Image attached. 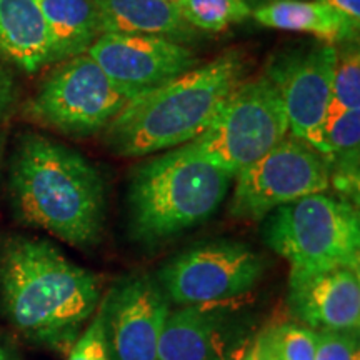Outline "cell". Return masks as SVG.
<instances>
[{
	"label": "cell",
	"mask_w": 360,
	"mask_h": 360,
	"mask_svg": "<svg viewBox=\"0 0 360 360\" xmlns=\"http://www.w3.org/2000/svg\"><path fill=\"white\" fill-rule=\"evenodd\" d=\"M65 360H110L103 332L102 307H97L96 317L74 342Z\"/></svg>",
	"instance_id": "obj_23"
},
{
	"label": "cell",
	"mask_w": 360,
	"mask_h": 360,
	"mask_svg": "<svg viewBox=\"0 0 360 360\" xmlns=\"http://www.w3.org/2000/svg\"><path fill=\"white\" fill-rule=\"evenodd\" d=\"M289 289L290 307L304 326L315 332H359V269L290 274Z\"/></svg>",
	"instance_id": "obj_14"
},
{
	"label": "cell",
	"mask_w": 360,
	"mask_h": 360,
	"mask_svg": "<svg viewBox=\"0 0 360 360\" xmlns=\"http://www.w3.org/2000/svg\"><path fill=\"white\" fill-rule=\"evenodd\" d=\"M11 192L24 222L80 249L102 240L105 184L77 150L39 134L22 135L12 155Z\"/></svg>",
	"instance_id": "obj_2"
},
{
	"label": "cell",
	"mask_w": 360,
	"mask_h": 360,
	"mask_svg": "<svg viewBox=\"0 0 360 360\" xmlns=\"http://www.w3.org/2000/svg\"><path fill=\"white\" fill-rule=\"evenodd\" d=\"M96 6L102 34L154 35L184 45L199 39V30L184 20L175 4L165 0H96Z\"/></svg>",
	"instance_id": "obj_15"
},
{
	"label": "cell",
	"mask_w": 360,
	"mask_h": 360,
	"mask_svg": "<svg viewBox=\"0 0 360 360\" xmlns=\"http://www.w3.org/2000/svg\"><path fill=\"white\" fill-rule=\"evenodd\" d=\"M165 2H170V4H177L179 0H165Z\"/></svg>",
	"instance_id": "obj_30"
},
{
	"label": "cell",
	"mask_w": 360,
	"mask_h": 360,
	"mask_svg": "<svg viewBox=\"0 0 360 360\" xmlns=\"http://www.w3.org/2000/svg\"><path fill=\"white\" fill-rule=\"evenodd\" d=\"M0 56L25 72L51 64L47 27L37 0H0Z\"/></svg>",
	"instance_id": "obj_17"
},
{
	"label": "cell",
	"mask_w": 360,
	"mask_h": 360,
	"mask_svg": "<svg viewBox=\"0 0 360 360\" xmlns=\"http://www.w3.org/2000/svg\"><path fill=\"white\" fill-rule=\"evenodd\" d=\"M255 22L267 29L312 34L327 42L357 40L359 27L326 0H277L252 8Z\"/></svg>",
	"instance_id": "obj_16"
},
{
	"label": "cell",
	"mask_w": 360,
	"mask_h": 360,
	"mask_svg": "<svg viewBox=\"0 0 360 360\" xmlns=\"http://www.w3.org/2000/svg\"><path fill=\"white\" fill-rule=\"evenodd\" d=\"M264 238L290 264V274H312L332 267L359 269L360 220L344 199L312 193L269 214Z\"/></svg>",
	"instance_id": "obj_5"
},
{
	"label": "cell",
	"mask_w": 360,
	"mask_h": 360,
	"mask_svg": "<svg viewBox=\"0 0 360 360\" xmlns=\"http://www.w3.org/2000/svg\"><path fill=\"white\" fill-rule=\"evenodd\" d=\"M87 53L129 98L159 89L197 65L187 45L142 34L105 32Z\"/></svg>",
	"instance_id": "obj_10"
},
{
	"label": "cell",
	"mask_w": 360,
	"mask_h": 360,
	"mask_svg": "<svg viewBox=\"0 0 360 360\" xmlns=\"http://www.w3.org/2000/svg\"><path fill=\"white\" fill-rule=\"evenodd\" d=\"M245 69L244 56L231 51L130 98L105 129L107 146L122 157L186 146L212 122L220 103L244 80Z\"/></svg>",
	"instance_id": "obj_3"
},
{
	"label": "cell",
	"mask_w": 360,
	"mask_h": 360,
	"mask_svg": "<svg viewBox=\"0 0 360 360\" xmlns=\"http://www.w3.org/2000/svg\"><path fill=\"white\" fill-rule=\"evenodd\" d=\"M242 360H276L274 352V327L265 328L259 332L252 340L249 350H247Z\"/></svg>",
	"instance_id": "obj_25"
},
{
	"label": "cell",
	"mask_w": 360,
	"mask_h": 360,
	"mask_svg": "<svg viewBox=\"0 0 360 360\" xmlns=\"http://www.w3.org/2000/svg\"><path fill=\"white\" fill-rule=\"evenodd\" d=\"M13 101V80L7 67L0 62V120L4 119L6 112Z\"/></svg>",
	"instance_id": "obj_26"
},
{
	"label": "cell",
	"mask_w": 360,
	"mask_h": 360,
	"mask_svg": "<svg viewBox=\"0 0 360 360\" xmlns=\"http://www.w3.org/2000/svg\"><path fill=\"white\" fill-rule=\"evenodd\" d=\"M330 184L332 169L326 155L310 143L287 135L236 174L229 212L236 219L260 220L278 207L327 192Z\"/></svg>",
	"instance_id": "obj_8"
},
{
	"label": "cell",
	"mask_w": 360,
	"mask_h": 360,
	"mask_svg": "<svg viewBox=\"0 0 360 360\" xmlns=\"http://www.w3.org/2000/svg\"><path fill=\"white\" fill-rule=\"evenodd\" d=\"M265 260L252 247L236 240L193 245L169 260L159 283L177 305H210L244 295L257 285Z\"/></svg>",
	"instance_id": "obj_9"
},
{
	"label": "cell",
	"mask_w": 360,
	"mask_h": 360,
	"mask_svg": "<svg viewBox=\"0 0 360 360\" xmlns=\"http://www.w3.org/2000/svg\"><path fill=\"white\" fill-rule=\"evenodd\" d=\"M360 109V53L357 42L337 49V65L332 85V101L327 119L345 110Z\"/></svg>",
	"instance_id": "obj_21"
},
{
	"label": "cell",
	"mask_w": 360,
	"mask_h": 360,
	"mask_svg": "<svg viewBox=\"0 0 360 360\" xmlns=\"http://www.w3.org/2000/svg\"><path fill=\"white\" fill-rule=\"evenodd\" d=\"M169 302L160 283L147 276L112 289L101 304L110 360H157Z\"/></svg>",
	"instance_id": "obj_11"
},
{
	"label": "cell",
	"mask_w": 360,
	"mask_h": 360,
	"mask_svg": "<svg viewBox=\"0 0 360 360\" xmlns=\"http://www.w3.org/2000/svg\"><path fill=\"white\" fill-rule=\"evenodd\" d=\"M58 64L27 103V115L44 127L72 137L105 130L130 98L89 53Z\"/></svg>",
	"instance_id": "obj_7"
},
{
	"label": "cell",
	"mask_w": 360,
	"mask_h": 360,
	"mask_svg": "<svg viewBox=\"0 0 360 360\" xmlns=\"http://www.w3.org/2000/svg\"><path fill=\"white\" fill-rule=\"evenodd\" d=\"M252 344L244 319L219 304L170 310L157 360H242Z\"/></svg>",
	"instance_id": "obj_13"
},
{
	"label": "cell",
	"mask_w": 360,
	"mask_h": 360,
	"mask_svg": "<svg viewBox=\"0 0 360 360\" xmlns=\"http://www.w3.org/2000/svg\"><path fill=\"white\" fill-rule=\"evenodd\" d=\"M326 2L349 17L355 25H360V0H326Z\"/></svg>",
	"instance_id": "obj_27"
},
{
	"label": "cell",
	"mask_w": 360,
	"mask_h": 360,
	"mask_svg": "<svg viewBox=\"0 0 360 360\" xmlns=\"http://www.w3.org/2000/svg\"><path fill=\"white\" fill-rule=\"evenodd\" d=\"M289 135L281 90L269 75L242 80L212 122L188 142L197 154L236 177Z\"/></svg>",
	"instance_id": "obj_6"
},
{
	"label": "cell",
	"mask_w": 360,
	"mask_h": 360,
	"mask_svg": "<svg viewBox=\"0 0 360 360\" xmlns=\"http://www.w3.org/2000/svg\"><path fill=\"white\" fill-rule=\"evenodd\" d=\"M47 27L51 64L80 53L102 35L96 0H37Z\"/></svg>",
	"instance_id": "obj_18"
},
{
	"label": "cell",
	"mask_w": 360,
	"mask_h": 360,
	"mask_svg": "<svg viewBox=\"0 0 360 360\" xmlns=\"http://www.w3.org/2000/svg\"><path fill=\"white\" fill-rule=\"evenodd\" d=\"M314 360H359L357 332H317Z\"/></svg>",
	"instance_id": "obj_24"
},
{
	"label": "cell",
	"mask_w": 360,
	"mask_h": 360,
	"mask_svg": "<svg viewBox=\"0 0 360 360\" xmlns=\"http://www.w3.org/2000/svg\"><path fill=\"white\" fill-rule=\"evenodd\" d=\"M249 6L254 8V7H259V6H264V4H270V2H277V0H245Z\"/></svg>",
	"instance_id": "obj_29"
},
{
	"label": "cell",
	"mask_w": 360,
	"mask_h": 360,
	"mask_svg": "<svg viewBox=\"0 0 360 360\" xmlns=\"http://www.w3.org/2000/svg\"><path fill=\"white\" fill-rule=\"evenodd\" d=\"M175 7L199 32H224L252 15V7L245 0H179Z\"/></svg>",
	"instance_id": "obj_20"
},
{
	"label": "cell",
	"mask_w": 360,
	"mask_h": 360,
	"mask_svg": "<svg viewBox=\"0 0 360 360\" xmlns=\"http://www.w3.org/2000/svg\"><path fill=\"white\" fill-rule=\"evenodd\" d=\"M360 143V109L328 117L322 132V154L330 164L340 165L347 175H357Z\"/></svg>",
	"instance_id": "obj_19"
},
{
	"label": "cell",
	"mask_w": 360,
	"mask_h": 360,
	"mask_svg": "<svg viewBox=\"0 0 360 360\" xmlns=\"http://www.w3.org/2000/svg\"><path fill=\"white\" fill-rule=\"evenodd\" d=\"M0 360H15L11 350H8L6 345L0 344Z\"/></svg>",
	"instance_id": "obj_28"
},
{
	"label": "cell",
	"mask_w": 360,
	"mask_h": 360,
	"mask_svg": "<svg viewBox=\"0 0 360 360\" xmlns=\"http://www.w3.org/2000/svg\"><path fill=\"white\" fill-rule=\"evenodd\" d=\"M98 300V278L49 240L15 236L0 245V307L32 344L69 352Z\"/></svg>",
	"instance_id": "obj_1"
},
{
	"label": "cell",
	"mask_w": 360,
	"mask_h": 360,
	"mask_svg": "<svg viewBox=\"0 0 360 360\" xmlns=\"http://www.w3.org/2000/svg\"><path fill=\"white\" fill-rule=\"evenodd\" d=\"M317 332L304 323H285L274 327L276 360H314Z\"/></svg>",
	"instance_id": "obj_22"
},
{
	"label": "cell",
	"mask_w": 360,
	"mask_h": 360,
	"mask_svg": "<svg viewBox=\"0 0 360 360\" xmlns=\"http://www.w3.org/2000/svg\"><path fill=\"white\" fill-rule=\"evenodd\" d=\"M232 179L188 143L143 162L129 182L130 233L157 244L195 227L215 214Z\"/></svg>",
	"instance_id": "obj_4"
},
{
	"label": "cell",
	"mask_w": 360,
	"mask_h": 360,
	"mask_svg": "<svg viewBox=\"0 0 360 360\" xmlns=\"http://www.w3.org/2000/svg\"><path fill=\"white\" fill-rule=\"evenodd\" d=\"M335 65L337 47L326 42L276 64L267 74L281 90L289 134L310 143L321 154Z\"/></svg>",
	"instance_id": "obj_12"
}]
</instances>
